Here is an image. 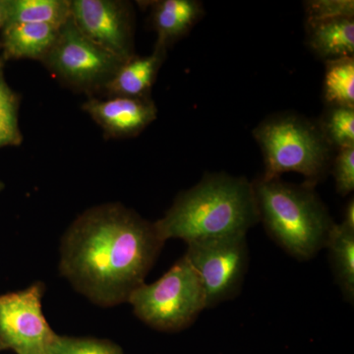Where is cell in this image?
I'll return each mask as SVG.
<instances>
[{
    "label": "cell",
    "instance_id": "1",
    "mask_svg": "<svg viewBox=\"0 0 354 354\" xmlns=\"http://www.w3.org/2000/svg\"><path fill=\"white\" fill-rule=\"evenodd\" d=\"M165 241L155 225L118 204L88 209L65 234L60 270L102 306L128 302L144 283Z\"/></svg>",
    "mask_w": 354,
    "mask_h": 354
},
{
    "label": "cell",
    "instance_id": "2",
    "mask_svg": "<svg viewBox=\"0 0 354 354\" xmlns=\"http://www.w3.org/2000/svg\"><path fill=\"white\" fill-rule=\"evenodd\" d=\"M252 188L245 177L208 174L177 196L164 218L156 221L160 239H180L186 244L247 235L259 223Z\"/></svg>",
    "mask_w": 354,
    "mask_h": 354
},
{
    "label": "cell",
    "instance_id": "3",
    "mask_svg": "<svg viewBox=\"0 0 354 354\" xmlns=\"http://www.w3.org/2000/svg\"><path fill=\"white\" fill-rule=\"evenodd\" d=\"M251 183L259 221L286 253L307 261L326 248L335 223L315 188L261 176Z\"/></svg>",
    "mask_w": 354,
    "mask_h": 354
},
{
    "label": "cell",
    "instance_id": "4",
    "mask_svg": "<svg viewBox=\"0 0 354 354\" xmlns=\"http://www.w3.org/2000/svg\"><path fill=\"white\" fill-rule=\"evenodd\" d=\"M253 135L264 158V179L297 172L305 177V184L315 188L330 171L334 150L317 121L297 113L274 114Z\"/></svg>",
    "mask_w": 354,
    "mask_h": 354
},
{
    "label": "cell",
    "instance_id": "5",
    "mask_svg": "<svg viewBox=\"0 0 354 354\" xmlns=\"http://www.w3.org/2000/svg\"><path fill=\"white\" fill-rule=\"evenodd\" d=\"M128 302L140 320L162 332L186 329L207 308L201 281L184 256L155 283L138 286Z\"/></svg>",
    "mask_w": 354,
    "mask_h": 354
},
{
    "label": "cell",
    "instance_id": "6",
    "mask_svg": "<svg viewBox=\"0 0 354 354\" xmlns=\"http://www.w3.org/2000/svg\"><path fill=\"white\" fill-rule=\"evenodd\" d=\"M184 257L201 281L207 308L239 295L249 264L246 235L190 242Z\"/></svg>",
    "mask_w": 354,
    "mask_h": 354
},
{
    "label": "cell",
    "instance_id": "7",
    "mask_svg": "<svg viewBox=\"0 0 354 354\" xmlns=\"http://www.w3.org/2000/svg\"><path fill=\"white\" fill-rule=\"evenodd\" d=\"M41 62L58 78L81 90L104 88L124 64L79 31L71 18Z\"/></svg>",
    "mask_w": 354,
    "mask_h": 354
},
{
    "label": "cell",
    "instance_id": "8",
    "mask_svg": "<svg viewBox=\"0 0 354 354\" xmlns=\"http://www.w3.org/2000/svg\"><path fill=\"white\" fill-rule=\"evenodd\" d=\"M44 288L0 295V341L17 354H44L55 334L44 315Z\"/></svg>",
    "mask_w": 354,
    "mask_h": 354
},
{
    "label": "cell",
    "instance_id": "9",
    "mask_svg": "<svg viewBox=\"0 0 354 354\" xmlns=\"http://www.w3.org/2000/svg\"><path fill=\"white\" fill-rule=\"evenodd\" d=\"M71 19L88 39L121 62L135 57L132 15L127 3L113 0H73Z\"/></svg>",
    "mask_w": 354,
    "mask_h": 354
},
{
    "label": "cell",
    "instance_id": "10",
    "mask_svg": "<svg viewBox=\"0 0 354 354\" xmlns=\"http://www.w3.org/2000/svg\"><path fill=\"white\" fill-rule=\"evenodd\" d=\"M83 109L106 135L115 138L136 136L157 118L158 114L150 97L113 95L106 100L91 99L83 104Z\"/></svg>",
    "mask_w": 354,
    "mask_h": 354
},
{
    "label": "cell",
    "instance_id": "11",
    "mask_svg": "<svg viewBox=\"0 0 354 354\" xmlns=\"http://www.w3.org/2000/svg\"><path fill=\"white\" fill-rule=\"evenodd\" d=\"M152 23L157 32L156 46L167 48L188 34L205 15L197 0H160L153 2Z\"/></svg>",
    "mask_w": 354,
    "mask_h": 354
},
{
    "label": "cell",
    "instance_id": "12",
    "mask_svg": "<svg viewBox=\"0 0 354 354\" xmlns=\"http://www.w3.org/2000/svg\"><path fill=\"white\" fill-rule=\"evenodd\" d=\"M167 50L164 46H155L152 55L143 57L135 55L121 65L104 90L111 97H150L151 88L167 57Z\"/></svg>",
    "mask_w": 354,
    "mask_h": 354
},
{
    "label": "cell",
    "instance_id": "13",
    "mask_svg": "<svg viewBox=\"0 0 354 354\" xmlns=\"http://www.w3.org/2000/svg\"><path fill=\"white\" fill-rule=\"evenodd\" d=\"M306 43L317 57L328 62L354 55V18L306 21Z\"/></svg>",
    "mask_w": 354,
    "mask_h": 354
},
{
    "label": "cell",
    "instance_id": "14",
    "mask_svg": "<svg viewBox=\"0 0 354 354\" xmlns=\"http://www.w3.org/2000/svg\"><path fill=\"white\" fill-rule=\"evenodd\" d=\"M62 26L37 23L6 26L3 31L6 57L43 60L57 41Z\"/></svg>",
    "mask_w": 354,
    "mask_h": 354
},
{
    "label": "cell",
    "instance_id": "15",
    "mask_svg": "<svg viewBox=\"0 0 354 354\" xmlns=\"http://www.w3.org/2000/svg\"><path fill=\"white\" fill-rule=\"evenodd\" d=\"M4 27L23 23L64 25L71 18L70 0H6ZM3 27V28H4Z\"/></svg>",
    "mask_w": 354,
    "mask_h": 354
},
{
    "label": "cell",
    "instance_id": "16",
    "mask_svg": "<svg viewBox=\"0 0 354 354\" xmlns=\"http://www.w3.org/2000/svg\"><path fill=\"white\" fill-rule=\"evenodd\" d=\"M326 248L329 250L335 281L341 288L344 299L353 304L354 230L342 223H335Z\"/></svg>",
    "mask_w": 354,
    "mask_h": 354
},
{
    "label": "cell",
    "instance_id": "17",
    "mask_svg": "<svg viewBox=\"0 0 354 354\" xmlns=\"http://www.w3.org/2000/svg\"><path fill=\"white\" fill-rule=\"evenodd\" d=\"M323 97L327 106L354 109V57L325 62Z\"/></svg>",
    "mask_w": 354,
    "mask_h": 354
},
{
    "label": "cell",
    "instance_id": "18",
    "mask_svg": "<svg viewBox=\"0 0 354 354\" xmlns=\"http://www.w3.org/2000/svg\"><path fill=\"white\" fill-rule=\"evenodd\" d=\"M317 122L333 150L354 147L353 108L327 106Z\"/></svg>",
    "mask_w": 354,
    "mask_h": 354
},
{
    "label": "cell",
    "instance_id": "19",
    "mask_svg": "<svg viewBox=\"0 0 354 354\" xmlns=\"http://www.w3.org/2000/svg\"><path fill=\"white\" fill-rule=\"evenodd\" d=\"M18 99L15 93L7 85L0 64V148L18 146L23 136L18 120Z\"/></svg>",
    "mask_w": 354,
    "mask_h": 354
},
{
    "label": "cell",
    "instance_id": "20",
    "mask_svg": "<svg viewBox=\"0 0 354 354\" xmlns=\"http://www.w3.org/2000/svg\"><path fill=\"white\" fill-rule=\"evenodd\" d=\"M44 354H123V351L108 339L55 335Z\"/></svg>",
    "mask_w": 354,
    "mask_h": 354
},
{
    "label": "cell",
    "instance_id": "21",
    "mask_svg": "<svg viewBox=\"0 0 354 354\" xmlns=\"http://www.w3.org/2000/svg\"><path fill=\"white\" fill-rule=\"evenodd\" d=\"M304 8L306 21L354 18L353 0H309Z\"/></svg>",
    "mask_w": 354,
    "mask_h": 354
},
{
    "label": "cell",
    "instance_id": "22",
    "mask_svg": "<svg viewBox=\"0 0 354 354\" xmlns=\"http://www.w3.org/2000/svg\"><path fill=\"white\" fill-rule=\"evenodd\" d=\"M335 189L341 196H348L354 190V147L337 151L330 165Z\"/></svg>",
    "mask_w": 354,
    "mask_h": 354
},
{
    "label": "cell",
    "instance_id": "23",
    "mask_svg": "<svg viewBox=\"0 0 354 354\" xmlns=\"http://www.w3.org/2000/svg\"><path fill=\"white\" fill-rule=\"evenodd\" d=\"M342 225L349 228V230H354V200L351 198L344 212V221L342 223Z\"/></svg>",
    "mask_w": 354,
    "mask_h": 354
},
{
    "label": "cell",
    "instance_id": "24",
    "mask_svg": "<svg viewBox=\"0 0 354 354\" xmlns=\"http://www.w3.org/2000/svg\"><path fill=\"white\" fill-rule=\"evenodd\" d=\"M6 21V11H4V1H0V29L4 27Z\"/></svg>",
    "mask_w": 354,
    "mask_h": 354
},
{
    "label": "cell",
    "instance_id": "25",
    "mask_svg": "<svg viewBox=\"0 0 354 354\" xmlns=\"http://www.w3.org/2000/svg\"><path fill=\"white\" fill-rule=\"evenodd\" d=\"M6 349H7V348H6V346H4V344H2V342H1V341H0V351H6Z\"/></svg>",
    "mask_w": 354,
    "mask_h": 354
},
{
    "label": "cell",
    "instance_id": "26",
    "mask_svg": "<svg viewBox=\"0 0 354 354\" xmlns=\"http://www.w3.org/2000/svg\"><path fill=\"white\" fill-rule=\"evenodd\" d=\"M1 188H2V184L0 183V189H1Z\"/></svg>",
    "mask_w": 354,
    "mask_h": 354
}]
</instances>
